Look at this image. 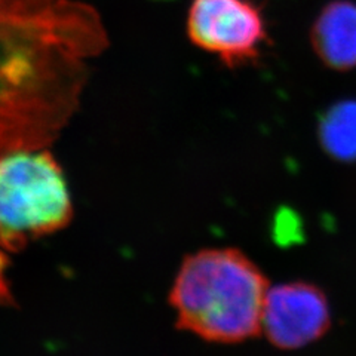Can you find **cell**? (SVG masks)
I'll list each match as a JSON object with an SVG mask.
<instances>
[{"mask_svg": "<svg viewBox=\"0 0 356 356\" xmlns=\"http://www.w3.org/2000/svg\"><path fill=\"white\" fill-rule=\"evenodd\" d=\"M110 44L85 0H0V154L49 149Z\"/></svg>", "mask_w": 356, "mask_h": 356, "instance_id": "cell-1", "label": "cell"}, {"mask_svg": "<svg viewBox=\"0 0 356 356\" xmlns=\"http://www.w3.org/2000/svg\"><path fill=\"white\" fill-rule=\"evenodd\" d=\"M267 289L264 273L242 251L207 248L183 260L170 305L178 330L211 343H242L261 332Z\"/></svg>", "mask_w": 356, "mask_h": 356, "instance_id": "cell-2", "label": "cell"}, {"mask_svg": "<svg viewBox=\"0 0 356 356\" xmlns=\"http://www.w3.org/2000/svg\"><path fill=\"white\" fill-rule=\"evenodd\" d=\"M72 217L69 184L49 149L0 154V250L15 252Z\"/></svg>", "mask_w": 356, "mask_h": 356, "instance_id": "cell-3", "label": "cell"}, {"mask_svg": "<svg viewBox=\"0 0 356 356\" xmlns=\"http://www.w3.org/2000/svg\"><path fill=\"white\" fill-rule=\"evenodd\" d=\"M186 30L195 47L229 69L257 63L270 42L263 10L252 0H193Z\"/></svg>", "mask_w": 356, "mask_h": 356, "instance_id": "cell-4", "label": "cell"}, {"mask_svg": "<svg viewBox=\"0 0 356 356\" xmlns=\"http://www.w3.org/2000/svg\"><path fill=\"white\" fill-rule=\"evenodd\" d=\"M327 296L309 282L269 286L264 300L261 332L273 346L294 350L319 340L330 330Z\"/></svg>", "mask_w": 356, "mask_h": 356, "instance_id": "cell-5", "label": "cell"}, {"mask_svg": "<svg viewBox=\"0 0 356 356\" xmlns=\"http://www.w3.org/2000/svg\"><path fill=\"white\" fill-rule=\"evenodd\" d=\"M310 44L328 69L353 70L356 67V3L350 0L330 2L312 24Z\"/></svg>", "mask_w": 356, "mask_h": 356, "instance_id": "cell-6", "label": "cell"}, {"mask_svg": "<svg viewBox=\"0 0 356 356\" xmlns=\"http://www.w3.org/2000/svg\"><path fill=\"white\" fill-rule=\"evenodd\" d=\"M321 147L332 159L356 162V99H341L322 113L318 125Z\"/></svg>", "mask_w": 356, "mask_h": 356, "instance_id": "cell-7", "label": "cell"}]
</instances>
